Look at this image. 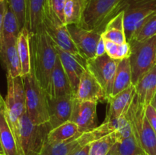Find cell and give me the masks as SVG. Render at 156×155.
Listing matches in <instances>:
<instances>
[{"label": "cell", "mask_w": 156, "mask_h": 155, "mask_svg": "<svg viewBox=\"0 0 156 155\" xmlns=\"http://www.w3.org/2000/svg\"><path fill=\"white\" fill-rule=\"evenodd\" d=\"M31 72L37 81L47 93L51 94V77L57 59L54 44L43 27L30 33Z\"/></svg>", "instance_id": "obj_1"}, {"label": "cell", "mask_w": 156, "mask_h": 155, "mask_svg": "<svg viewBox=\"0 0 156 155\" xmlns=\"http://www.w3.org/2000/svg\"><path fill=\"white\" fill-rule=\"evenodd\" d=\"M7 122L16 140L21 155L19 144L20 119L26 112V98L22 76L13 78L7 74V95L3 109Z\"/></svg>", "instance_id": "obj_2"}, {"label": "cell", "mask_w": 156, "mask_h": 155, "mask_svg": "<svg viewBox=\"0 0 156 155\" xmlns=\"http://www.w3.org/2000/svg\"><path fill=\"white\" fill-rule=\"evenodd\" d=\"M128 0H87L80 26L102 33L105 26L117 14L124 10Z\"/></svg>", "instance_id": "obj_3"}, {"label": "cell", "mask_w": 156, "mask_h": 155, "mask_svg": "<svg viewBox=\"0 0 156 155\" xmlns=\"http://www.w3.org/2000/svg\"><path fill=\"white\" fill-rule=\"evenodd\" d=\"M146 108L136 94L127 109V116L133 133L143 152L147 155H156V132L146 118Z\"/></svg>", "instance_id": "obj_4"}, {"label": "cell", "mask_w": 156, "mask_h": 155, "mask_svg": "<svg viewBox=\"0 0 156 155\" xmlns=\"http://www.w3.org/2000/svg\"><path fill=\"white\" fill-rule=\"evenodd\" d=\"M51 130L49 122L34 124L25 112L20 119L19 124L21 155H41Z\"/></svg>", "instance_id": "obj_5"}, {"label": "cell", "mask_w": 156, "mask_h": 155, "mask_svg": "<svg viewBox=\"0 0 156 155\" xmlns=\"http://www.w3.org/2000/svg\"><path fill=\"white\" fill-rule=\"evenodd\" d=\"M129 57L132 84L135 86L140 79L155 65L156 36L143 41L132 40Z\"/></svg>", "instance_id": "obj_6"}, {"label": "cell", "mask_w": 156, "mask_h": 155, "mask_svg": "<svg viewBox=\"0 0 156 155\" xmlns=\"http://www.w3.org/2000/svg\"><path fill=\"white\" fill-rule=\"evenodd\" d=\"M22 77L25 89L26 113L34 124L48 122L47 93L40 86L32 72Z\"/></svg>", "instance_id": "obj_7"}, {"label": "cell", "mask_w": 156, "mask_h": 155, "mask_svg": "<svg viewBox=\"0 0 156 155\" xmlns=\"http://www.w3.org/2000/svg\"><path fill=\"white\" fill-rule=\"evenodd\" d=\"M42 27L55 45L69 53L86 65V60L79 53L77 46L70 36L67 25L63 24L47 6L44 9Z\"/></svg>", "instance_id": "obj_8"}, {"label": "cell", "mask_w": 156, "mask_h": 155, "mask_svg": "<svg viewBox=\"0 0 156 155\" xmlns=\"http://www.w3.org/2000/svg\"><path fill=\"white\" fill-rule=\"evenodd\" d=\"M120 60L114 59L107 53L86 61V68L98 81L108 99L112 94L113 83Z\"/></svg>", "instance_id": "obj_9"}, {"label": "cell", "mask_w": 156, "mask_h": 155, "mask_svg": "<svg viewBox=\"0 0 156 155\" xmlns=\"http://www.w3.org/2000/svg\"><path fill=\"white\" fill-rule=\"evenodd\" d=\"M67 28L83 59L87 61L96 57V50L101 33L88 30L79 24H69Z\"/></svg>", "instance_id": "obj_10"}, {"label": "cell", "mask_w": 156, "mask_h": 155, "mask_svg": "<svg viewBox=\"0 0 156 155\" xmlns=\"http://www.w3.org/2000/svg\"><path fill=\"white\" fill-rule=\"evenodd\" d=\"M155 14L156 10L150 8L126 5L123 18L126 42L130 43L133 40L146 21Z\"/></svg>", "instance_id": "obj_11"}, {"label": "cell", "mask_w": 156, "mask_h": 155, "mask_svg": "<svg viewBox=\"0 0 156 155\" xmlns=\"http://www.w3.org/2000/svg\"><path fill=\"white\" fill-rule=\"evenodd\" d=\"M97 104L92 101H79L75 97L69 121L74 122L80 134L89 132L97 127Z\"/></svg>", "instance_id": "obj_12"}, {"label": "cell", "mask_w": 156, "mask_h": 155, "mask_svg": "<svg viewBox=\"0 0 156 155\" xmlns=\"http://www.w3.org/2000/svg\"><path fill=\"white\" fill-rule=\"evenodd\" d=\"M75 96L67 95L59 97L47 95L49 123L52 129L69 121L74 105Z\"/></svg>", "instance_id": "obj_13"}, {"label": "cell", "mask_w": 156, "mask_h": 155, "mask_svg": "<svg viewBox=\"0 0 156 155\" xmlns=\"http://www.w3.org/2000/svg\"><path fill=\"white\" fill-rule=\"evenodd\" d=\"M17 40L16 36H9L0 42V59L6 68L7 74L13 78L22 76Z\"/></svg>", "instance_id": "obj_14"}, {"label": "cell", "mask_w": 156, "mask_h": 155, "mask_svg": "<svg viewBox=\"0 0 156 155\" xmlns=\"http://www.w3.org/2000/svg\"><path fill=\"white\" fill-rule=\"evenodd\" d=\"M94 135L89 132L79 133L76 136L62 142L44 146L41 155H71L76 149L95 141Z\"/></svg>", "instance_id": "obj_15"}, {"label": "cell", "mask_w": 156, "mask_h": 155, "mask_svg": "<svg viewBox=\"0 0 156 155\" xmlns=\"http://www.w3.org/2000/svg\"><path fill=\"white\" fill-rule=\"evenodd\" d=\"M75 97L79 101H92L96 103L102 100L107 101L108 100L102 87L87 69L82 75Z\"/></svg>", "instance_id": "obj_16"}, {"label": "cell", "mask_w": 156, "mask_h": 155, "mask_svg": "<svg viewBox=\"0 0 156 155\" xmlns=\"http://www.w3.org/2000/svg\"><path fill=\"white\" fill-rule=\"evenodd\" d=\"M54 47L76 95L82 75L87 69L86 65L80 62L79 59H76L73 55L70 54L69 53L62 50L55 44Z\"/></svg>", "instance_id": "obj_17"}, {"label": "cell", "mask_w": 156, "mask_h": 155, "mask_svg": "<svg viewBox=\"0 0 156 155\" xmlns=\"http://www.w3.org/2000/svg\"><path fill=\"white\" fill-rule=\"evenodd\" d=\"M135 95L136 88L132 84L124 91L110 97L108 100L109 107L105 120L111 121L120 118L127 110Z\"/></svg>", "instance_id": "obj_18"}, {"label": "cell", "mask_w": 156, "mask_h": 155, "mask_svg": "<svg viewBox=\"0 0 156 155\" xmlns=\"http://www.w3.org/2000/svg\"><path fill=\"white\" fill-rule=\"evenodd\" d=\"M74 95L69 78L62 67L59 56L53 68L51 77V94L50 97H59L62 96Z\"/></svg>", "instance_id": "obj_19"}, {"label": "cell", "mask_w": 156, "mask_h": 155, "mask_svg": "<svg viewBox=\"0 0 156 155\" xmlns=\"http://www.w3.org/2000/svg\"><path fill=\"white\" fill-rule=\"evenodd\" d=\"M136 94L141 104H150L156 93V64L135 85Z\"/></svg>", "instance_id": "obj_20"}, {"label": "cell", "mask_w": 156, "mask_h": 155, "mask_svg": "<svg viewBox=\"0 0 156 155\" xmlns=\"http://www.w3.org/2000/svg\"><path fill=\"white\" fill-rule=\"evenodd\" d=\"M123 18L124 10L117 14L107 24L101 33V37L105 40L111 41L117 44H123L126 42Z\"/></svg>", "instance_id": "obj_21"}, {"label": "cell", "mask_w": 156, "mask_h": 155, "mask_svg": "<svg viewBox=\"0 0 156 155\" xmlns=\"http://www.w3.org/2000/svg\"><path fill=\"white\" fill-rule=\"evenodd\" d=\"M17 46L21 65L22 76L31 72V55H30V31L24 27L20 31L17 40Z\"/></svg>", "instance_id": "obj_22"}, {"label": "cell", "mask_w": 156, "mask_h": 155, "mask_svg": "<svg viewBox=\"0 0 156 155\" xmlns=\"http://www.w3.org/2000/svg\"><path fill=\"white\" fill-rule=\"evenodd\" d=\"M132 75L129 58L120 60L113 83L111 97L115 96L132 85Z\"/></svg>", "instance_id": "obj_23"}, {"label": "cell", "mask_w": 156, "mask_h": 155, "mask_svg": "<svg viewBox=\"0 0 156 155\" xmlns=\"http://www.w3.org/2000/svg\"><path fill=\"white\" fill-rule=\"evenodd\" d=\"M47 0H27V28L34 33L42 27Z\"/></svg>", "instance_id": "obj_24"}, {"label": "cell", "mask_w": 156, "mask_h": 155, "mask_svg": "<svg viewBox=\"0 0 156 155\" xmlns=\"http://www.w3.org/2000/svg\"><path fill=\"white\" fill-rule=\"evenodd\" d=\"M0 140L5 155H19L16 140L8 124L3 110H0Z\"/></svg>", "instance_id": "obj_25"}, {"label": "cell", "mask_w": 156, "mask_h": 155, "mask_svg": "<svg viewBox=\"0 0 156 155\" xmlns=\"http://www.w3.org/2000/svg\"><path fill=\"white\" fill-rule=\"evenodd\" d=\"M87 0H66L64 9L65 24L80 25L86 8Z\"/></svg>", "instance_id": "obj_26"}, {"label": "cell", "mask_w": 156, "mask_h": 155, "mask_svg": "<svg viewBox=\"0 0 156 155\" xmlns=\"http://www.w3.org/2000/svg\"><path fill=\"white\" fill-rule=\"evenodd\" d=\"M79 133L78 126L72 121H67L50 131L47 137V144L62 142L76 136Z\"/></svg>", "instance_id": "obj_27"}, {"label": "cell", "mask_w": 156, "mask_h": 155, "mask_svg": "<svg viewBox=\"0 0 156 155\" xmlns=\"http://www.w3.org/2000/svg\"><path fill=\"white\" fill-rule=\"evenodd\" d=\"M20 31H21V28H20L16 15L8 3V7L6 9L5 15L2 27L0 32V42L3 39H5L9 36L18 37Z\"/></svg>", "instance_id": "obj_28"}, {"label": "cell", "mask_w": 156, "mask_h": 155, "mask_svg": "<svg viewBox=\"0 0 156 155\" xmlns=\"http://www.w3.org/2000/svg\"><path fill=\"white\" fill-rule=\"evenodd\" d=\"M116 143L117 142L113 132L95 140L90 144L89 155H107Z\"/></svg>", "instance_id": "obj_29"}, {"label": "cell", "mask_w": 156, "mask_h": 155, "mask_svg": "<svg viewBox=\"0 0 156 155\" xmlns=\"http://www.w3.org/2000/svg\"><path fill=\"white\" fill-rule=\"evenodd\" d=\"M143 153L133 133L129 138L116 144L115 155H140Z\"/></svg>", "instance_id": "obj_30"}, {"label": "cell", "mask_w": 156, "mask_h": 155, "mask_svg": "<svg viewBox=\"0 0 156 155\" xmlns=\"http://www.w3.org/2000/svg\"><path fill=\"white\" fill-rule=\"evenodd\" d=\"M105 41L106 53L112 59L122 60L130 56L131 47L129 43L126 42L123 44H117L108 40Z\"/></svg>", "instance_id": "obj_31"}, {"label": "cell", "mask_w": 156, "mask_h": 155, "mask_svg": "<svg viewBox=\"0 0 156 155\" xmlns=\"http://www.w3.org/2000/svg\"><path fill=\"white\" fill-rule=\"evenodd\" d=\"M8 3L16 15L21 30L27 27V0H8Z\"/></svg>", "instance_id": "obj_32"}, {"label": "cell", "mask_w": 156, "mask_h": 155, "mask_svg": "<svg viewBox=\"0 0 156 155\" xmlns=\"http://www.w3.org/2000/svg\"><path fill=\"white\" fill-rule=\"evenodd\" d=\"M154 36H156V14L146 21L133 40L143 41Z\"/></svg>", "instance_id": "obj_33"}, {"label": "cell", "mask_w": 156, "mask_h": 155, "mask_svg": "<svg viewBox=\"0 0 156 155\" xmlns=\"http://www.w3.org/2000/svg\"><path fill=\"white\" fill-rule=\"evenodd\" d=\"M66 0H47L46 6L62 21L65 24L64 17V9Z\"/></svg>", "instance_id": "obj_34"}, {"label": "cell", "mask_w": 156, "mask_h": 155, "mask_svg": "<svg viewBox=\"0 0 156 155\" xmlns=\"http://www.w3.org/2000/svg\"><path fill=\"white\" fill-rule=\"evenodd\" d=\"M127 5L147 7L156 10V0H128Z\"/></svg>", "instance_id": "obj_35"}, {"label": "cell", "mask_w": 156, "mask_h": 155, "mask_svg": "<svg viewBox=\"0 0 156 155\" xmlns=\"http://www.w3.org/2000/svg\"><path fill=\"white\" fill-rule=\"evenodd\" d=\"M146 115L148 121L150 123L152 129L156 132V111L151 104L148 105L146 108Z\"/></svg>", "instance_id": "obj_36"}, {"label": "cell", "mask_w": 156, "mask_h": 155, "mask_svg": "<svg viewBox=\"0 0 156 155\" xmlns=\"http://www.w3.org/2000/svg\"><path fill=\"white\" fill-rule=\"evenodd\" d=\"M8 7V0H0V32L2 27L5 15Z\"/></svg>", "instance_id": "obj_37"}, {"label": "cell", "mask_w": 156, "mask_h": 155, "mask_svg": "<svg viewBox=\"0 0 156 155\" xmlns=\"http://www.w3.org/2000/svg\"><path fill=\"white\" fill-rule=\"evenodd\" d=\"M106 53V48H105V41L103 38H101L98 44L97 50H96V56H100Z\"/></svg>", "instance_id": "obj_38"}, {"label": "cell", "mask_w": 156, "mask_h": 155, "mask_svg": "<svg viewBox=\"0 0 156 155\" xmlns=\"http://www.w3.org/2000/svg\"><path fill=\"white\" fill-rule=\"evenodd\" d=\"M91 144V143H90ZM90 144L76 149L71 155H89Z\"/></svg>", "instance_id": "obj_39"}, {"label": "cell", "mask_w": 156, "mask_h": 155, "mask_svg": "<svg viewBox=\"0 0 156 155\" xmlns=\"http://www.w3.org/2000/svg\"><path fill=\"white\" fill-rule=\"evenodd\" d=\"M5 108V100L0 94V110H3Z\"/></svg>", "instance_id": "obj_40"}, {"label": "cell", "mask_w": 156, "mask_h": 155, "mask_svg": "<svg viewBox=\"0 0 156 155\" xmlns=\"http://www.w3.org/2000/svg\"><path fill=\"white\" fill-rule=\"evenodd\" d=\"M150 104L152 105V106H153V108L155 109V110L156 111V93L155 94V96L153 97V98H152V101H151Z\"/></svg>", "instance_id": "obj_41"}, {"label": "cell", "mask_w": 156, "mask_h": 155, "mask_svg": "<svg viewBox=\"0 0 156 155\" xmlns=\"http://www.w3.org/2000/svg\"><path fill=\"white\" fill-rule=\"evenodd\" d=\"M116 144H117V143H116ZM116 144H114V147H112V148H111V150H110L109 151V153H108V154L107 155H115V150H116Z\"/></svg>", "instance_id": "obj_42"}, {"label": "cell", "mask_w": 156, "mask_h": 155, "mask_svg": "<svg viewBox=\"0 0 156 155\" xmlns=\"http://www.w3.org/2000/svg\"><path fill=\"white\" fill-rule=\"evenodd\" d=\"M0 155H5V152H4V150H3V147H2V146L1 140H0Z\"/></svg>", "instance_id": "obj_43"}, {"label": "cell", "mask_w": 156, "mask_h": 155, "mask_svg": "<svg viewBox=\"0 0 156 155\" xmlns=\"http://www.w3.org/2000/svg\"><path fill=\"white\" fill-rule=\"evenodd\" d=\"M142 155H147V154H146V153H142Z\"/></svg>", "instance_id": "obj_44"}, {"label": "cell", "mask_w": 156, "mask_h": 155, "mask_svg": "<svg viewBox=\"0 0 156 155\" xmlns=\"http://www.w3.org/2000/svg\"><path fill=\"white\" fill-rule=\"evenodd\" d=\"M155 63H156V56H155Z\"/></svg>", "instance_id": "obj_45"}, {"label": "cell", "mask_w": 156, "mask_h": 155, "mask_svg": "<svg viewBox=\"0 0 156 155\" xmlns=\"http://www.w3.org/2000/svg\"><path fill=\"white\" fill-rule=\"evenodd\" d=\"M140 155H142V154H140Z\"/></svg>", "instance_id": "obj_46"}]
</instances>
